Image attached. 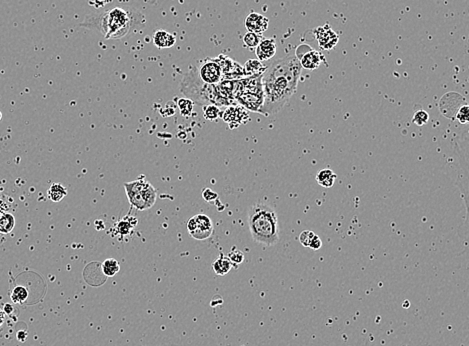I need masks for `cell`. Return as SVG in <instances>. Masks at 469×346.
Masks as SVG:
<instances>
[{
    "label": "cell",
    "instance_id": "obj_33",
    "mask_svg": "<svg viewBox=\"0 0 469 346\" xmlns=\"http://www.w3.org/2000/svg\"><path fill=\"white\" fill-rule=\"evenodd\" d=\"M14 311V307L12 304L10 303H6L3 307V312L6 313V314H11L12 312Z\"/></svg>",
    "mask_w": 469,
    "mask_h": 346
},
{
    "label": "cell",
    "instance_id": "obj_20",
    "mask_svg": "<svg viewBox=\"0 0 469 346\" xmlns=\"http://www.w3.org/2000/svg\"><path fill=\"white\" fill-rule=\"evenodd\" d=\"M15 225L14 216L10 213H6L2 215L0 218V232L1 233H9L12 231Z\"/></svg>",
    "mask_w": 469,
    "mask_h": 346
},
{
    "label": "cell",
    "instance_id": "obj_35",
    "mask_svg": "<svg viewBox=\"0 0 469 346\" xmlns=\"http://www.w3.org/2000/svg\"><path fill=\"white\" fill-rule=\"evenodd\" d=\"M3 321H4V312H2V311L0 310V326L2 325Z\"/></svg>",
    "mask_w": 469,
    "mask_h": 346
},
{
    "label": "cell",
    "instance_id": "obj_1",
    "mask_svg": "<svg viewBox=\"0 0 469 346\" xmlns=\"http://www.w3.org/2000/svg\"><path fill=\"white\" fill-rule=\"evenodd\" d=\"M302 67L295 54L279 58L266 67L261 75L263 105L261 114L269 116L279 112L294 95Z\"/></svg>",
    "mask_w": 469,
    "mask_h": 346
},
{
    "label": "cell",
    "instance_id": "obj_5",
    "mask_svg": "<svg viewBox=\"0 0 469 346\" xmlns=\"http://www.w3.org/2000/svg\"><path fill=\"white\" fill-rule=\"evenodd\" d=\"M124 188L130 205L140 211L151 208L156 201V189L144 176L124 183Z\"/></svg>",
    "mask_w": 469,
    "mask_h": 346
},
{
    "label": "cell",
    "instance_id": "obj_16",
    "mask_svg": "<svg viewBox=\"0 0 469 346\" xmlns=\"http://www.w3.org/2000/svg\"><path fill=\"white\" fill-rule=\"evenodd\" d=\"M266 67L258 59H249L246 61L243 67V72L245 77L261 75L265 71Z\"/></svg>",
    "mask_w": 469,
    "mask_h": 346
},
{
    "label": "cell",
    "instance_id": "obj_32",
    "mask_svg": "<svg viewBox=\"0 0 469 346\" xmlns=\"http://www.w3.org/2000/svg\"><path fill=\"white\" fill-rule=\"evenodd\" d=\"M195 228H196V220H195V218H194V216H193V217H192V218H190V219H189V221L187 222V230H188L189 234H190L191 232H193V231L195 230Z\"/></svg>",
    "mask_w": 469,
    "mask_h": 346
},
{
    "label": "cell",
    "instance_id": "obj_22",
    "mask_svg": "<svg viewBox=\"0 0 469 346\" xmlns=\"http://www.w3.org/2000/svg\"><path fill=\"white\" fill-rule=\"evenodd\" d=\"M178 109L184 117H188L192 113L193 109V101L189 98H180L177 100Z\"/></svg>",
    "mask_w": 469,
    "mask_h": 346
},
{
    "label": "cell",
    "instance_id": "obj_14",
    "mask_svg": "<svg viewBox=\"0 0 469 346\" xmlns=\"http://www.w3.org/2000/svg\"><path fill=\"white\" fill-rule=\"evenodd\" d=\"M153 43L157 48H170L174 46L176 38L173 34L162 29H158L153 33Z\"/></svg>",
    "mask_w": 469,
    "mask_h": 346
},
{
    "label": "cell",
    "instance_id": "obj_30",
    "mask_svg": "<svg viewBox=\"0 0 469 346\" xmlns=\"http://www.w3.org/2000/svg\"><path fill=\"white\" fill-rule=\"evenodd\" d=\"M202 197L205 201L207 202H210V201H213L215 199H217V197H218V194H217L216 192H214L213 190H211L210 188H205L203 191H202Z\"/></svg>",
    "mask_w": 469,
    "mask_h": 346
},
{
    "label": "cell",
    "instance_id": "obj_18",
    "mask_svg": "<svg viewBox=\"0 0 469 346\" xmlns=\"http://www.w3.org/2000/svg\"><path fill=\"white\" fill-rule=\"evenodd\" d=\"M47 194L48 198L51 201L59 202L67 195V190L63 185L59 183H54L49 187Z\"/></svg>",
    "mask_w": 469,
    "mask_h": 346
},
{
    "label": "cell",
    "instance_id": "obj_19",
    "mask_svg": "<svg viewBox=\"0 0 469 346\" xmlns=\"http://www.w3.org/2000/svg\"><path fill=\"white\" fill-rule=\"evenodd\" d=\"M101 269L105 276H107V277H112V276L116 275L119 272L120 265L116 259L108 258L101 264Z\"/></svg>",
    "mask_w": 469,
    "mask_h": 346
},
{
    "label": "cell",
    "instance_id": "obj_26",
    "mask_svg": "<svg viewBox=\"0 0 469 346\" xmlns=\"http://www.w3.org/2000/svg\"><path fill=\"white\" fill-rule=\"evenodd\" d=\"M132 228H133V225H132L131 221L127 220V219H123V220H120L118 223H117L115 230H116L117 233H119L120 235H126V234L130 233Z\"/></svg>",
    "mask_w": 469,
    "mask_h": 346
},
{
    "label": "cell",
    "instance_id": "obj_27",
    "mask_svg": "<svg viewBox=\"0 0 469 346\" xmlns=\"http://www.w3.org/2000/svg\"><path fill=\"white\" fill-rule=\"evenodd\" d=\"M227 257L230 259V261L233 263V265L234 264H236V265L237 264H240L244 260V254H243V252L240 251V250H238V249H236V248H233L229 252V254H228Z\"/></svg>",
    "mask_w": 469,
    "mask_h": 346
},
{
    "label": "cell",
    "instance_id": "obj_6",
    "mask_svg": "<svg viewBox=\"0 0 469 346\" xmlns=\"http://www.w3.org/2000/svg\"><path fill=\"white\" fill-rule=\"evenodd\" d=\"M197 75L201 81L208 85H215L223 79L221 67L216 58L207 59L201 63Z\"/></svg>",
    "mask_w": 469,
    "mask_h": 346
},
{
    "label": "cell",
    "instance_id": "obj_28",
    "mask_svg": "<svg viewBox=\"0 0 469 346\" xmlns=\"http://www.w3.org/2000/svg\"><path fill=\"white\" fill-rule=\"evenodd\" d=\"M315 233L311 230H304L300 233L299 235V241L300 243L302 244L304 247H309L310 242L312 241Z\"/></svg>",
    "mask_w": 469,
    "mask_h": 346
},
{
    "label": "cell",
    "instance_id": "obj_10",
    "mask_svg": "<svg viewBox=\"0 0 469 346\" xmlns=\"http://www.w3.org/2000/svg\"><path fill=\"white\" fill-rule=\"evenodd\" d=\"M83 276H84L85 281L92 286L102 285L107 279V276L104 275L101 269V265L97 262L88 264L83 272Z\"/></svg>",
    "mask_w": 469,
    "mask_h": 346
},
{
    "label": "cell",
    "instance_id": "obj_3",
    "mask_svg": "<svg viewBox=\"0 0 469 346\" xmlns=\"http://www.w3.org/2000/svg\"><path fill=\"white\" fill-rule=\"evenodd\" d=\"M248 226L253 240L272 246L279 241V223L272 207L263 203L254 204L248 211Z\"/></svg>",
    "mask_w": 469,
    "mask_h": 346
},
{
    "label": "cell",
    "instance_id": "obj_25",
    "mask_svg": "<svg viewBox=\"0 0 469 346\" xmlns=\"http://www.w3.org/2000/svg\"><path fill=\"white\" fill-rule=\"evenodd\" d=\"M219 114H220L219 108L217 107L216 105L208 104V105L204 106L203 115H204L205 119L210 120V121H214V120L219 118Z\"/></svg>",
    "mask_w": 469,
    "mask_h": 346
},
{
    "label": "cell",
    "instance_id": "obj_23",
    "mask_svg": "<svg viewBox=\"0 0 469 346\" xmlns=\"http://www.w3.org/2000/svg\"><path fill=\"white\" fill-rule=\"evenodd\" d=\"M261 40H262L261 34H256L253 32H247L243 36L244 45L250 49L256 48V46L260 43Z\"/></svg>",
    "mask_w": 469,
    "mask_h": 346
},
{
    "label": "cell",
    "instance_id": "obj_2",
    "mask_svg": "<svg viewBox=\"0 0 469 346\" xmlns=\"http://www.w3.org/2000/svg\"><path fill=\"white\" fill-rule=\"evenodd\" d=\"M133 18L130 11L121 7H115L98 16L88 15L81 26L94 28L106 39H119L128 34L132 28Z\"/></svg>",
    "mask_w": 469,
    "mask_h": 346
},
{
    "label": "cell",
    "instance_id": "obj_7",
    "mask_svg": "<svg viewBox=\"0 0 469 346\" xmlns=\"http://www.w3.org/2000/svg\"><path fill=\"white\" fill-rule=\"evenodd\" d=\"M315 36L319 46L325 50H330L336 46L338 42V35L328 24L317 27L315 29Z\"/></svg>",
    "mask_w": 469,
    "mask_h": 346
},
{
    "label": "cell",
    "instance_id": "obj_31",
    "mask_svg": "<svg viewBox=\"0 0 469 346\" xmlns=\"http://www.w3.org/2000/svg\"><path fill=\"white\" fill-rule=\"evenodd\" d=\"M322 246V241L320 239V237L318 236V235H314L312 241L310 242V245H309V248L313 249V250H318V249H320Z\"/></svg>",
    "mask_w": 469,
    "mask_h": 346
},
{
    "label": "cell",
    "instance_id": "obj_36",
    "mask_svg": "<svg viewBox=\"0 0 469 346\" xmlns=\"http://www.w3.org/2000/svg\"><path fill=\"white\" fill-rule=\"evenodd\" d=\"M1 118H2V113L0 112V120H1Z\"/></svg>",
    "mask_w": 469,
    "mask_h": 346
},
{
    "label": "cell",
    "instance_id": "obj_9",
    "mask_svg": "<svg viewBox=\"0 0 469 346\" xmlns=\"http://www.w3.org/2000/svg\"><path fill=\"white\" fill-rule=\"evenodd\" d=\"M244 25L248 32L262 34L267 30L268 25H269V20L260 13L252 12L246 17Z\"/></svg>",
    "mask_w": 469,
    "mask_h": 346
},
{
    "label": "cell",
    "instance_id": "obj_21",
    "mask_svg": "<svg viewBox=\"0 0 469 346\" xmlns=\"http://www.w3.org/2000/svg\"><path fill=\"white\" fill-rule=\"evenodd\" d=\"M11 299L15 303H22L28 298V290L24 286H15L11 292Z\"/></svg>",
    "mask_w": 469,
    "mask_h": 346
},
{
    "label": "cell",
    "instance_id": "obj_8",
    "mask_svg": "<svg viewBox=\"0 0 469 346\" xmlns=\"http://www.w3.org/2000/svg\"><path fill=\"white\" fill-rule=\"evenodd\" d=\"M194 218L196 220V228L190 233V235L198 240H203L210 237L213 232V224L211 219L202 213L195 215Z\"/></svg>",
    "mask_w": 469,
    "mask_h": 346
},
{
    "label": "cell",
    "instance_id": "obj_15",
    "mask_svg": "<svg viewBox=\"0 0 469 346\" xmlns=\"http://www.w3.org/2000/svg\"><path fill=\"white\" fill-rule=\"evenodd\" d=\"M233 266L234 265L230 261V259L227 256H225L223 253H220L219 257L217 258L212 264L214 272L217 275H220V276L226 275L232 269Z\"/></svg>",
    "mask_w": 469,
    "mask_h": 346
},
{
    "label": "cell",
    "instance_id": "obj_17",
    "mask_svg": "<svg viewBox=\"0 0 469 346\" xmlns=\"http://www.w3.org/2000/svg\"><path fill=\"white\" fill-rule=\"evenodd\" d=\"M336 174L331 169H322L317 173L316 181L322 187L330 188L334 185L335 180H336Z\"/></svg>",
    "mask_w": 469,
    "mask_h": 346
},
{
    "label": "cell",
    "instance_id": "obj_12",
    "mask_svg": "<svg viewBox=\"0 0 469 346\" xmlns=\"http://www.w3.org/2000/svg\"><path fill=\"white\" fill-rule=\"evenodd\" d=\"M276 42L273 38L262 39L255 48V54L259 61L270 60L276 54Z\"/></svg>",
    "mask_w": 469,
    "mask_h": 346
},
{
    "label": "cell",
    "instance_id": "obj_11",
    "mask_svg": "<svg viewBox=\"0 0 469 346\" xmlns=\"http://www.w3.org/2000/svg\"><path fill=\"white\" fill-rule=\"evenodd\" d=\"M223 119L225 122L229 124L230 128H234L239 126L241 123L246 122L248 120V115L243 107L232 106L225 110L223 114Z\"/></svg>",
    "mask_w": 469,
    "mask_h": 346
},
{
    "label": "cell",
    "instance_id": "obj_4",
    "mask_svg": "<svg viewBox=\"0 0 469 346\" xmlns=\"http://www.w3.org/2000/svg\"><path fill=\"white\" fill-rule=\"evenodd\" d=\"M261 75L250 76L236 81L234 99L242 105L244 109L261 113L263 105Z\"/></svg>",
    "mask_w": 469,
    "mask_h": 346
},
{
    "label": "cell",
    "instance_id": "obj_29",
    "mask_svg": "<svg viewBox=\"0 0 469 346\" xmlns=\"http://www.w3.org/2000/svg\"><path fill=\"white\" fill-rule=\"evenodd\" d=\"M468 118H469V107L467 105H463L458 109L456 113V119L461 124H467Z\"/></svg>",
    "mask_w": 469,
    "mask_h": 346
},
{
    "label": "cell",
    "instance_id": "obj_13",
    "mask_svg": "<svg viewBox=\"0 0 469 346\" xmlns=\"http://www.w3.org/2000/svg\"><path fill=\"white\" fill-rule=\"evenodd\" d=\"M323 61V56L320 52L316 50L310 49L307 52L303 53L302 56L299 58V62L301 67L306 70H315L320 66L321 62Z\"/></svg>",
    "mask_w": 469,
    "mask_h": 346
},
{
    "label": "cell",
    "instance_id": "obj_24",
    "mask_svg": "<svg viewBox=\"0 0 469 346\" xmlns=\"http://www.w3.org/2000/svg\"><path fill=\"white\" fill-rule=\"evenodd\" d=\"M428 120H429V114L423 109L416 111L412 117V122L417 126L425 125L428 122Z\"/></svg>",
    "mask_w": 469,
    "mask_h": 346
},
{
    "label": "cell",
    "instance_id": "obj_34",
    "mask_svg": "<svg viewBox=\"0 0 469 346\" xmlns=\"http://www.w3.org/2000/svg\"><path fill=\"white\" fill-rule=\"evenodd\" d=\"M26 337H27V333L25 331H19L17 333V339L20 341V342H24L26 340Z\"/></svg>",
    "mask_w": 469,
    "mask_h": 346
}]
</instances>
